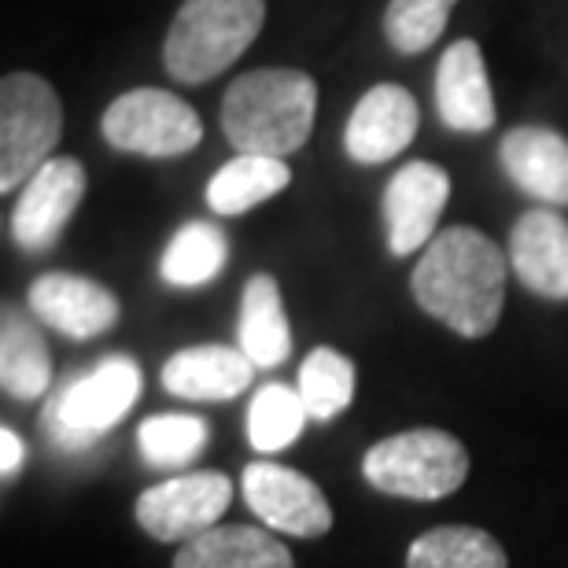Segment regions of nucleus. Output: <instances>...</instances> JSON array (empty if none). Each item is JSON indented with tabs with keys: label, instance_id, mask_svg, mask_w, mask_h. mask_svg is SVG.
<instances>
[{
	"label": "nucleus",
	"instance_id": "obj_7",
	"mask_svg": "<svg viewBox=\"0 0 568 568\" xmlns=\"http://www.w3.org/2000/svg\"><path fill=\"white\" fill-rule=\"evenodd\" d=\"M104 141L115 152L170 159L185 155L203 141V122L185 100L166 89H130L100 119Z\"/></svg>",
	"mask_w": 568,
	"mask_h": 568
},
{
	"label": "nucleus",
	"instance_id": "obj_18",
	"mask_svg": "<svg viewBox=\"0 0 568 568\" xmlns=\"http://www.w3.org/2000/svg\"><path fill=\"white\" fill-rule=\"evenodd\" d=\"M0 384L11 399L33 403L52 388V355L30 314L4 306L0 311Z\"/></svg>",
	"mask_w": 568,
	"mask_h": 568
},
{
	"label": "nucleus",
	"instance_id": "obj_27",
	"mask_svg": "<svg viewBox=\"0 0 568 568\" xmlns=\"http://www.w3.org/2000/svg\"><path fill=\"white\" fill-rule=\"evenodd\" d=\"M458 0H388L384 33L388 44L403 55H422L447 30V19Z\"/></svg>",
	"mask_w": 568,
	"mask_h": 568
},
{
	"label": "nucleus",
	"instance_id": "obj_17",
	"mask_svg": "<svg viewBox=\"0 0 568 568\" xmlns=\"http://www.w3.org/2000/svg\"><path fill=\"white\" fill-rule=\"evenodd\" d=\"M255 362L241 347L200 344L185 347L163 362V388L178 399L192 403H225L252 388Z\"/></svg>",
	"mask_w": 568,
	"mask_h": 568
},
{
	"label": "nucleus",
	"instance_id": "obj_21",
	"mask_svg": "<svg viewBox=\"0 0 568 568\" xmlns=\"http://www.w3.org/2000/svg\"><path fill=\"white\" fill-rule=\"evenodd\" d=\"M292 170L277 155H247L230 159L207 185V207L214 214H244L266 203L270 196L288 189Z\"/></svg>",
	"mask_w": 568,
	"mask_h": 568
},
{
	"label": "nucleus",
	"instance_id": "obj_25",
	"mask_svg": "<svg viewBox=\"0 0 568 568\" xmlns=\"http://www.w3.org/2000/svg\"><path fill=\"white\" fill-rule=\"evenodd\" d=\"M300 395L317 422L344 414L355 399V362L333 347H314L300 366Z\"/></svg>",
	"mask_w": 568,
	"mask_h": 568
},
{
	"label": "nucleus",
	"instance_id": "obj_3",
	"mask_svg": "<svg viewBox=\"0 0 568 568\" xmlns=\"http://www.w3.org/2000/svg\"><path fill=\"white\" fill-rule=\"evenodd\" d=\"M266 22V0H185L163 41L174 82L203 85L252 49Z\"/></svg>",
	"mask_w": 568,
	"mask_h": 568
},
{
	"label": "nucleus",
	"instance_id": "obj_4",
	"mask_svg": "<svg viewBox=\"0 0 568 568\" xmlns=\"http://www.w3.org/2000/svg\"><path fill=\"white\" fill-rule=\"evenodd\" d=\"M141 399V366L126 355H108L93 369L71 377L67 388L49 395L41 428L55 447L89 450L115 428Z\"/></svg>",
	"mask_w": 568,
	"mask_h": 568
},
{
	"label": "nucleus",
	"instance_id": "obj_1",
	"mask_svg": "<svg viewBox=\"0 0 568 568\" xmlns=\"http://www.w3.org/2000/svg\"><path fill=\"white\" fill-rule=\"evenodd\" d=\"M506 255L473 225H450L425 247L410 274V292L425 314L465 339H480L506 306Z\"/></svg>",
	"mask_w": 568,
	"mask_h": 568
},
{
	"label": "nucleus",
	"instance_id": "obj_9",
	"mask_svg": "<svg viewBox=\"0 0 568 568\" xmlns=\"http://www.w3.org/2000/svg\"><path fill=\"white\" fill-rule=\"evenodd\" d=\"M85 196V166L71 155H52L19 192L11 211V236L22 252L41 255L55 247L67 222Z\"/></svg>",
	"mask_w": 568,
	"mask_h": 568
},
{
	"label": "nucleus",
	"instance_id": "obj_13",
	"mask_svg": "<svg viewBox=\"0 0 568 568\" xmlns=\"http://www.w3.org/2000/svg\"><path fill=\"white\" fill-rule=\"evenodd\" d=\"M30 314L71 339H93L115 328L122 306L115 292L78 274H41L27 292Z\"/></svg>",
	"mask_w": 568,
	"mask_h": 568
},
{
	"label": "nucleus",
	"instance_id": "obj_24",
	"mask_svg": "<svg viewBox=\"0 0 568 568\" xmlns=\"http://www.w3.org/2000/svg\"><path fill=\"white\" fill-rule=\"evenodd\" d=\"M306 410L300 388H288V384H263L255 392L252 406H247V439H252L255 450H284L288 443L300 439V432L306 425Z\"/></svg>",
	"mask_w": 568,
	"mask_h": 568
},
{
	"label": "nucleus",
	"instance_id": "obj_8",
	"mask_svg": "<svg viewBox=\"0 0 568 568\" xmlns=\"http://www.w3.org/2000/svg\"><path fill=\"white\" fill-rule=\"evenodd\" d=\"M233 503V484L225 473L200 469L148 487L138 498V525L159 542H189L219 528Z\"/></svg>",
	"mask_w": 568,
	"mask_h": 568
},
{
	"label": "nucleus",
	"instance_id": "obj_11",
	"mask_svg": "<svg viewBox=\"0 0 568 568\" xmlns=\"http://www.w3.org/2000/svg\"><path fill=\"white\" fill-rule=\"evenodd\" d=\"M447 200L450 178L443 166L428 163V159H414V163L399 166V174L384 189V222H388L392 255L403 258L428 247Z\"/></svg>",
	"mask_w": 568,
	"mask_h": 568
},
{
	"label": "nucleus",
	"instance_id": "obj_23",
	"mask_svg": "<svg viewBox=\"0 0 568 568\" xmlns=\"http://www.w3.org/2000/svg\"><path fill=\"white\" fill-rule=\"evenodd\" d=\"M406 568H509L495 536L469 525H443L417 536L406 550Z\"/></svg>",
	"mask_w": 568,
	"mask_h": 568
},
{
	"label": "nucleus",
	"instance_id": "obj_12",
	"mask_svg": "<svg viewBox=\"0 0 568 568\" xmlns=\"http://www.w3.org/2000/svg\"><path fill=\"white\" fill-rule=\"evenodd\" d=\"M417 126H422V108L410 89L403 85H373L369 93H362V100L355 104L344 130V148L355 163L377 166L388 163L410 148V141L417 138Z\"/></svg>",
	"mask_w": 568,
	"mask_h": 568
},
{
	"label": "nucleus",
	"instance_id": "obj_20",
	"mask_svg": "<svg viewBox=\"0 0 568 568\" xmlns=\"http://www.w3.org/2000/svg\"><path fill=\"white\" fill-rule=\"evenodd\" d=\"M241 351L258 369H274L292 355V328L284 314L281 288L270 274H255L244 284L241 303Z\"/></svg>",
	"mask_w": 568,
	"mask_h": 568
},
{
	"label": "nucleus",
	"instance_id": "obj_14",
	"mask_svg": "<svg viewBox=\"0 0 568 568\" xmlns=\"http://www.w3.org/2000/svg\"><path fill=\"white\" fill-rule=\"evenodd\" d=\"M509 266L528 292L568 300V219L554 207H531L509 233Z\"/></svg>",
	"mask_w": 568,
	"mask_h": 568
},
{
	"label": "nucleus",
	"instance_id": "obj_15",
	"mask_svg": "<svg viewBox=\"0 0 568 568\" xmlns=\"http://www.w3.org/2000/svg\"><path fill=\"white\" fill-rule=\"evenodd\" d=\"M436 111L447 130L487 133L495 126V97L484 52L473 38L454 41L436 67Z\"/></svg>",
	"mask_w": 568,
	"mask_h": 568
},
{
	"label": "nucleus",
	"instance_id": "obj_19",
	"mask_svg": "<svg viewBox=\"0 0 568 568\" xmlns=\"http://www.w3.org/2000/svg\"><path fill=\"white\" fill-rule=\"evenodd\" d=\"M174 568H295L292 550L263 528H211L178 550Z\"/></svg>",
	"mask_w": 568,
	"mask_h": 568
},
{
	"label": "nucleus",
	"instance_id": "obj_2",
	"mask_svg": "<svg viewBox=\"0 0 568 568\" xmlns=\"http://www.w3.org/2000/svg\"><path fill=\"white\" fill-rule=\"evenodd\" d=\"M317 85L292 67L247 71L222 97V133L247 155H292L311 141Z\"/></svg>",
	"mask_w": 568,
	"mask_h": 568
},
{
	"label": "nucleus",
	"instance_id": "obj_6",
	"mask_svg": "<svg viewBox=\"0 0 568 568\" xmlns=\"http://www.w3.org/2000/svg\"><path fill=\"white\" fill-rule=\"evenodd\" d=\"M63 138V104L41 74L16 71L0 82V192L38 174Z\"/></svg>",
	"mask_w": 568,
	"mask_h": 568
},
{
	"label": "nucleus",
	"instance_id": "obj_26",
	"mask_svg": "<svg viewBox=\"0 0 568 568\" xmlns=\"http://www.w3.org/2000/svg\"><path fill=\"white\" fill-rule=\"evenodd\" d=\"M211 428L203 417L192 414H155L144 417L138 428V443L148 465L155 469H185L207 447Z\"/></svg>",
	"mask_w": 568,
	"mask_h": 568
},
{
	"label": "nucleus",
	"instance_id": "obj_10",
	"mask_svg": "<svg viewBox=\"0 0 568 568\" xmlns=\"http://www.w3.org/2000/svg\"><path fill=\"white\" fill-rule=\"evenodd\" d=\"M244 498L258 520L281 536L317 539L333 528V506L311 476L277 462H252L244 469Z\"/></svg>",
	"mask_w": 568,
	"mask_h": 568
},
{
	"label": "nucleus",
	"instance_id": "obj_16",
	"mask_svg": "<svg viewBox=\"0 0 568 568\" xmlns=\"http://www.w3.org/2000/svg\"><path fill=\"white\" fill-rule=\"evenodd\" d=\"M506 178L547 207H568V141L550 126H514L498 141Z\"/></svg>",
	"mask_w": 568,
	"mask_h": 568
},
{
	"label": "nucleus",
	"instance_id": "obj_28",
	"mask_svg": "<svg viewBox=\"0 0 568 568\" xmlns=\"http://www.w3.org/2000/svg\"><path fill=\"white\" fill-rule=\"evenodd\" d=\"M19 465H22V439L11 428H0V473L16 476Z\"/></svg>",
	"mask_w": 568,
	"mask_h": 568
},
{
	"label": "nucleus",
	"instance_id": "obj_5",
	"mask_svg": "<svg viewBox=\"0 0 568 568\" xmlns=\"http://www.w3.org/2000/svg\"><path fill=\"white\" fill-rule=\"evenodd\" d=\"M369 487L381 495L417 498V503H436L454 495L469 476V454L462 439H454L443 428H410L399 436L373 443L362 458Z\"/></svg>",
	"mask_w": 568,
	"mask_h": 568
},
{
	"label": "nucleus",
	"instance_id": "obj_22",
	"mask_svg": "<svg viewBox=\"0 0 568 568\" xmlns=\"http://www.w3.org/2000/svg\"><path fill=\"white\" fill-rule=\"evenodd\" d=\"M225 258H230V241L214 222H189L170 236L163 258H159V274L174 288H200L222 274Z\"/></svg>",
	"mask_w": 568,
	"mask_h": 568
}]
</instances>
